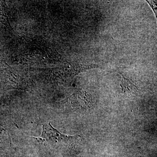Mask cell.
I'll return each instance as SVG.
<instances>
[{"label":"cell","instance_id":"1","mask_svg":"<svg viewBox=\"0 0 157 157\" xmlns=\"http://www.w3.org/2000/svg\"><path fill=\"white\" fill-rule=\"evenodd\" d=\"M79 137L78 135L69 136L62 134L49 122L43 125L42 135L36 139L50 145H68L75 143Z\"/></svg>","mask_w":157,"mask_h":157},{"label":"cell","instance_id":"4","mask_svg":"<svg viewBox=\"0 0 157 157\" xmlns=\"http://www.w3.org/2000/svg\"><path fill=\"white\" fill-rule=\"evenodd\" d=\"M149 5L151 6V7L153 10L156 16H157V1H147Z\"/></svg>","mask_w":157,"mask_h":157},{"label":"cell","instance_id":"2","mask_svg":"<svg viewBox=\"0 0 157 157\" xmlns=\"http://www.w3.org/2000/svg\"><path fill=\"white\" fill-rule=\"evenodd\" d=\"M70 105L73 109L78 111H85L90 106L91 98L86 92L75 94L70 98Z\"/></svg>","mask_w":157,"mask_h":157},{"label":"cell","instance_id":"3","mask_svg":"<svg viewBox=\"0 0 157 157\" xmlns=\"http://www.w3.org/2000/svg\"><path fill=\"white\" fill-rule=\"evenodd\" d=\"M122 94H131L135 93L137 89L134 82L130 78L122 75V79L121 83Z\"/></svg>","mask_w":157,"mask_h":157}]
</instances>
